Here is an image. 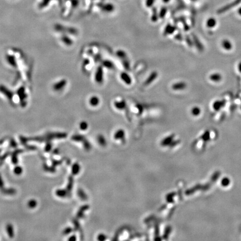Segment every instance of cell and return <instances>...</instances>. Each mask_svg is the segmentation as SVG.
I'll use <instances>...</instances> for the list:
<instances>
[{
    "label": "cell",
    "instance_id": "1",
    "mask_svg": "<svg viewBox=\"0 0 241 241\" xmlns=\"http://www.w3.org/2000/svg\"><path fill=\"white\" fill-rule=\"evenodd\" d=\"M187 87V83L183 81L175 82L171 87V89L174 91H182L185 90Z\"/></svg>",
    "mask_w": 241,
    "mask_h": 241
},
{
    "label": "cell",
    "instance_id": "2",
    "mask_svg": "<svg viewBox=\"0 0 241 241\" xmlns=\"http://www.w3.org/2000/svg\"><path fill=\"white\" fill-rule=\"evenodd\" d=\"M119 77L122 81L128 86H130L132 83V79L131 77L126 71H122L119 75Z\"/></svg>",
    "mask_w": 241,
    "mask_h": 241
},
{
    "label": "cell",
    "instance_id": "3",
    "mask_svg": "<svg viewBox=\"0 0 241 241\" xmlns=\"http://www.w3.org/2000/svg\"><path fill=\"white\" fill-rule=\"evenodd\" d=\"M158 77V73L156 71H153L151 73V74L148 76V78L145 80L144 82V84L146 86H148L152 83H153L155 80Z\"/></svg>",
    "mask_w": 241,
    "mask_h": 241
},
{
    "label": "cell",
    "instance_id": "4",
    "mask_svg": "<svg viewBox=\"0 0 241 241\" xmlns=\"http://www.w3.org/2000/svg\"><path fill=\"white\" fill-rule=\"evenodd\" d=\"M103 67H102L101 66L97 68V70L96 71L95 73V81L98 83H101L103 81Z\"/></svg>",
    "mask_w": 241,
    "mask_h": 241
},
{
    "label": "cell",
    "instance_id": "5",
    "mask_svg": "<svg viewBox=\"0 0 241 241\" xmlns=\"http://www.w3.org/2000/svg\"><path fill=\"white\" fill-rule=\"evenodd\" d=\"M113 106L116 109L118 110H124L126 108V102L124 100L115 101L113 103Z\"/></svg>",
    "mask_w": 241,
    "mask_h": 241
},
{
    "label": "cell",
    "instance_id": "6",
    "mask_svg": "<svg viewBox=\"0 0 241 241\" xmlns=\"http://www.w3.org/2000/svg\"><path fill=\"white\" fill-rule=\"evenodd\" d=\"M175 30H176V27L175 26H172L170 25H168L167 26H166L163 31V34L165 35H171V34H172Z\"/></svg>",
    "mask_w": 241,
    "mask_h": 241
},
{
    "label": "cell",
    "instance_id": "7",
    "mask_svg": "<svg viewBox=\"0 0 241 241\" xmlns=\"http://www.w3.org/2000/svg\"><path fill=\"white\" fill-rule=\"evenodd\" d=\"M125 132L124 130L119 129L117 131H116L114 135V138L116 140H120L124 137Z\"/></svg>",
    "mask_w": 241,
    "mask_h": 241
},
{
    "label": "cell",
    "instance_id": "8",
    "mask_svg": "<svg viewBox=\"0 0 241 241\" xmlns=\"http://www.w3.org/2000/svg\"><path fill=\"white\" fill-rule=\"evenodd\" d=\"M103 65L105 68H107L108 69H112H112H115V64L113 63V62H112L111 60H104L103 62Z\"/></svg>",
    "mask_w": 241,
    "mask_h": 241
},
{
    "label": "cell",
    "instance_id": "9",
    "mask_svg": "<svg viewBox=\"0 0 241 241\" xmlns=\"http://www.w3.org/2000/svg\"><path fill=\"white\" fill-rule=\"evenodd\" d=\"M116 55L118 58H119V59H121L122 60H124L127 58V53H126V51H124V50L122 49H119L118 50L116 53Z\"/></svg>",
    "mask_w": 241,
    "mask_h": 241
},
{
    "label": "cell",
    "instance_id": "10",
    "mask_svg": "<svg viewBox=\"0 0 241 241\" xmlns=\"http://www.w3.org/2000/svg\"><path fill=\"white\" fill-rule=\"evenodd\" d=\"M209 78L210 80L213 82H218L220 81V80L222 79V76L220 74L218 73H213L210 75Z\"/></svg>",
    "mask_w": 241,
    "mask_h": 241
},
{
    "label": "cell",
    "instance_id": "11",
    "mask_svg": "<svg viewBox=\"0 0 241 241\" xmlns=\"http://www.w3.org/2000/svg\"><path fill=\"white\" fill-rule=\"evenodd\" d=\"M100 98L97 96H93L90 99V104L92 106H97L100 104Z\"/></svg>",
    "mask_w": 241,
    "mask_h": 241
},
{
    "label": "cell",
    "instance_id": "12",
    "mask_svg": "<svg viewBox=\"0 0 241 241\" xmlns=\"http://www.w3.org/2000/svg\"><path fill=\"white\" fill-rule=\"evenodd\" d=\"M190 112H191V114L193 116H199L200 114V113H201V109H200V108L199 107L195 106V107H193L191 109Z\"/></svg>",
    "mask_w": 241,
    "mask_h": 241
},
{
    "label": "cell",
    "instance_id": "13",
    "mask_svg": "<svg viewBox=\"0 0 241 241\" xmlns=\"http://www.w3.org/2000/svg\"><path fill=\"white\" fill-rule=\"evenodd\" d=\"M222 47H223L226 50H229L232 49V45L231 43V42L229 41H228V40H224L222 41Z\"/></svg>",
    "mask_w": 241,
    "mask_h": 241
},
{
    "label": "cell",
    "instance_id": "14",
    "mask_svg": "<svg viewBox=\"0 0 241 241\" xmlns=\"http://www.w3.org/2000/svg\"><path fill=\"white\" fill-rule=\"evenodd\" d=\"M224 104H225V102L217 101L213 103V107L214 109H216V110H218V109H220L223 106H224Z\"/></svg>",
    "mask_w": 241,
    "mask_h": 241
},
{
    "label": "cell",
    "instance_id": "15",
    "mask_svg": "<svg viewBox=\"0 0 241 241\" xmlns=\"http://www.w3.org/2000/svg\"><path fill=\"white\" fill-rule=\"evenodd\" d=\"M216 25V21L214 19H209L207 23V26L209 28L214 27Z\"/></svg>",
    "mask_w": 241,
    "mask_h": 241
},
{
    "label": "cell",
    "instance_id": "16",
    "mask_svg": "<svg viewBox=\"0 0 241 241\" xmlns=\"http://www.w3.org/2000/svg\"><path fill=\"white\" fill-rule=\"evenodd\" d=\"M123 65H124V68L126 70H128L130 69V62H129L128 60H126V59L123 60Z\"/></svg>",
    "mask_w": 241,
    "mask_h": 241
},
{
    "label": "cell",
    "instance_id": "17",
    "mask_svg": "<svg viewBox=\"0 0 241 241\" xmlns=\"http://www.w3.org/2000/svg\"><path fill=\"white\" fill-rule=\"evenodd\" d=\"M238 70L240 71V72L241 73V62L238 65Z\"/></svg>",
    "mask_w": 241,
    "mask_h": 241
},
{
    "label": "cell",
    "instance_id": "18",
    "mask_svg": "<svg viewBox=\"0 0 241 241\" xmlns=\"http://www.w3.org/2000/svg\"><path fill=\"white\" fill-rule=\"evenodd\" d=\"M240 12V15H241V10H240V12Z\"/></svg>",
    "mask_w": 241,
    "mask_h": 241
}]
</instances>
